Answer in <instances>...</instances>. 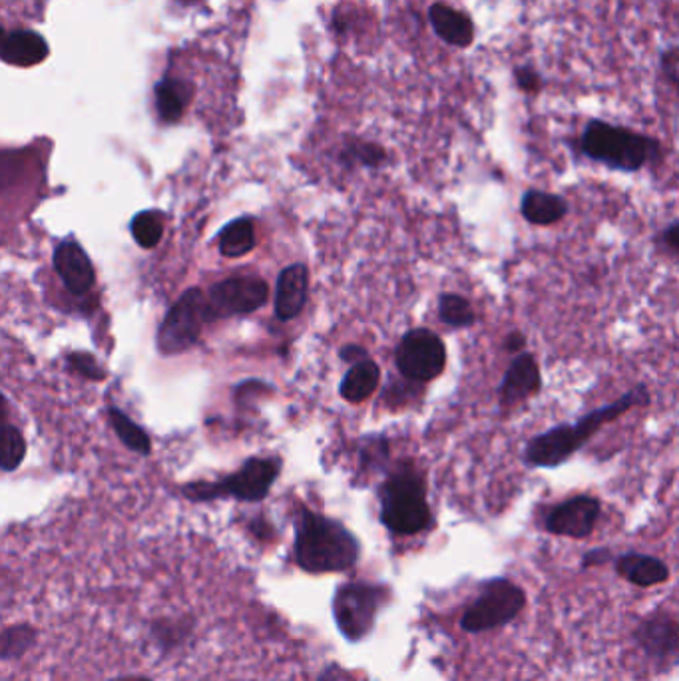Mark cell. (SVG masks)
Returning a JSON list of instances; mask_svg holds the SVG:
<instances>
[{
	"label": "cell",
	"instance_id": "1",
	"mask_svg": "<svg viewBox=\"0 0 679 681\" xmlns=\"http://www.w3.org/2000/svg\"><path fill=\"white\" fill-rule=\"evenodd\" d=\"M648 402V387L638 385L636 389L621 395L618 401L588 412L576 425H558L530 439L529 447L524 451V461L536 469H556L562 462L572 459L602 427Z\"/></svg>",
	"mask_w": 679,
	"mask_h": 681
},
{
	"label": "cell",
	"instance_id": "3",
	"mask_svg": "<svg viewBox=\"0 0 679 681\" xmlns=\"http://www.w3.org/2000/svg\"><path fill=\"white\" fill-rule=\"evenodd\" d=\"M380 521L395 534L412 536L432 524L427 484L419 471L403 467L380 489Z\"/></svg>",
	"mask_w": 679,
	"mask_h": 681
},
{
	"label": "cell",
	"instance_id": "19",
	"mask_svg": "<svg viewBox=\"0 0 679 681\" xmlns=\"http://www.w3.org/2000/svg\"><path fill=\"white\" fill-rule=\"evenodd\" d=\"M520 213L532 226L549 228V226H554V223H558L560 220L566 218L568 203H566L564 198L556 196V193L529 190L522 196V201H520Z\"/></svg>",
	"mask_w": 679,
	"mask_h": 681
},
{
	"label": "cell",
	"instance_id": "21",
	"mask_svg": "<svg viewBox=\"0 0 679 681\" xmlns=\"http://www.w3.org/2000/svg\"><path fill=\"white\" fill-rule=\"evenodd\" d=\"M196 621L190 616L184 618H158L148 628V638L161 653L180 650L190 641Z\"/></svg>",
	"mask_w": 679,
	"mask_h": 681
},
{
	"label": "cell",
	"instance_id": "9",
	"mask_svg": "<svg viewBox=\"0 0 679 681\" xmlns=\"http://www.w3.org/2000/svg\"><path fill=\"white\" fill-rule=\"evenodd\" d=\"M270 297V285L261 277L241 275L216 283L206 295V319H228L260 310Z\"/></svg>",
	"mask_w": 679,
	"mask_h": 681
},
{
	"label": "cell",
	"instance_id": "7",
	"mask_svg": "<svg viewBox=\"0 0 679 681\" xmlns=\"http://www.w3.org/2000/svg\"><path fill=\"white\" fill-rule=\"evenodd\" d=\"M385 600V588L351 582L343 584L333 598V616L341 633L349 641L369 636Z\"/></svg>",
	"mask_w": 679,
	"mask_h": 681
},
{
	"label": "cell",
	"instance_id": "23",
	"mask_svg": "<svg viewBox=\"0 0 679 681\" xmlns=\"http://www.w3.org/2000/svg\"><path fill=\"white\" fill-rule=\"evenodd\" d=\"M255 248V228L250 218H240L228 223L220 235V253L223 258H243Z\"/></svg>",
	"mask_w": 679,
	"mask_h": 681
},
{
	"label": "cell",
	"instance_id": "30",
	"mask_svg": "<svg viewBox=\"0 0 679 681\" xmlns=\"http://www.w3.org/2000/svg\"><path fill=\"white\" fill-rule=\"evenodd\" d=\"M351 160H359L361 164H367V166H377L385 158V154L377 146H369V144H361L357 148H351Z\"/></svg>",
	"mask_w": 679,
	"mask_h": 681
},
{
	"label": "cell",
	"instance_id": "26",
	"mask_svg": "<svg viewBox=\"0 0 679 681\" xmlns=\"http://www.w3.org/2000/svg\"><path fill=\"white\" fill-rule=\"evenodd\" d=\"M111 421L114 431L128 449L138 452V454H150L152 441L148 432L132 421L128 415H124L121 409H111Z\"/></svg>",
	"mask_w": 679,
	"mask_h": 681
},
{
	"label": "cell",
	"instance_id": "35",
	"mask_svg": "<svg viewBox=\"0 0 679 681\" xmlns=\"http://www.w3.org/2000/svg\"><path fill=\"white\" fill-rule=\"evenodd\" d=\"M114 681H152L148 678H140V675H130V678H118V680Z\"/></svg>",
	"mask_w": 679,
	"mask_h": 681
},
{
	"label": "cell",
	"instance_id": "31",
	"mask_svg": "<svg viewBox=\"0 0 679 681\" xmlns=\"http://www.w3.org/2000/svg\"><path fill=\"white\" fill-rule=\"evenodd\" d=\"M612 560V552L608 548H596V551L586 552L582 566L584 568H592V566H602L606 562Z\"/></svg>",
	"mask_w": 679,
	"mask_h": 681
},
{
	"label": "cell",
	"instance_id": "11",
	"mask_svg": "<svg viewBox=\"0 0 679 681\" xmlns=\"http://www.w3.org/2000/svg\"><path fill=\"white\" fill-rule=\"evenodd\" d=\"M602 502L588 494H579L574 499L562 502L554 506L546 516V531L556 536H568V538H588L589 534L598 524Z\"/></svg>",
	"mask_w": 679,
	"mask_h": 681
},
{
	"label": "cell",
	"instance_id": "20",
	"mask_svg": "<svg viewBox=\"0 0 679 681\" xmlns=\"http://www.w3.org/2000/svg\"><path fill=\"white\" fill-rule=\"evenodd\" d=\"M429 17L432 29L437 31L442 41L449 42L452 46L464 49L474 39L472 22L462 12L455 11L445 4H435L430 7Z\"/></svg>",
	"mask_w": 679,
	"mask_h": 681
},
{
	"label": "cell",
	"instance_id": "5",
	"mask_svg": "<svg viewBox=\"0 0 679 681\" xmlns=\"http://www.w3.org/2000/svg\"><path fill=\"white\" fill-rule=\"evenodd\" d=\"M280 467L275 459H250L240 471L221 481L186 484L184 496L194 502L216 501L221 496H233L243 502L263 501L280 476Z\"/></svg>",
	"mask_w": 679,
	"mask_h": 681
},
{
	"label": "cell",
	"instance_id": "29",
	"mask_svg": "<svg viewBox=\"0 0 679 681\" xmlns=\"http://www.w3.org/2000/svg\"><path fill=\"white\" fill-rule=\"evenodd\" d=\"M69 365H71L74 371L81 373V375L88 377L92 381L106 379V371L102 369L98 362L88 353H72L71 357H69Z\"/></svg>",
	"mask_w": 679,
	"mask_h": 681
},
{
	"label": "cell",
	"instance_id": "24",
	"mask_svg": "<svg viewBox=\"0 0 679 681\" xmlns=\"http://www.w3.org/2000/svg\"><path fill=\"white\" fill-rule=\"evenodd\" d=\"M439 317L445 325L455 329H464L474 325L477 315L470 305L469 300H464L459 293H442L439 300Z\"/></svg>",
	"mask_w": 679,
	"mask_h": 681
},
{
	"label": "cell",
	"instance_id": "10",
	"mask_svg": "<svg viewBox=\"0 0 679 681\" xmlns=\"http://www.w3.org/2000/svg\"><path fill=\"white\" fill-rule=\"evenodd\" d=\"M395 359L399 371L410 381H432L447 367V347L437 333L412 329L400 339Z\"/></svg>",
	"mask_w": 679,
	"mask_h": 681
},
{
	"label": "cell",
	"instance_id": "6",
	"mask_svg": "<svg viewBox=\"0 0 679 681\" xmlns=\"http://www.w3.org/2000/svg\"><path fill=\"white\" fill-rule=\"evenodd\" d=\"M526 594L514 582L494 578L482 586L479 598L462 614L460 628L469 633L506 626L524 610Z\"/></svg>",
	"mask_w": 679,
	"mask_h": 681
},
{
	"label": "cell",
	"instance_id": "36",
	"mask_svg": "<svg viewBox=\"0 0 679 681\" xmlns=\"http://www.w3.org/2000/svg\"><path fill=\"white\" fill-rule=\"evenodd\" d=\"M317 681H333V671H325V673H323V675H321L320 680Z\"/></svg>",
	"mask_w": 679,
	"mask_h": 681
},
{
	"label": "cell",
	"instance_id": "32",
	"mask_svg": "<svg viewBox=\"0 0 679 681\" xmlns=\"http://www.w3.org/2000/svg\"><path fill=\"white\" fill-rule=\"evenodd\" d=\"M526 347V337L520 333V331H512L506 337H504V349L512 353V355H520L522 349Z\"/></svg>",
	"mask_w": 679,
	"mask_h": 681
},
{
	"label": "cell",
	"instance_id": "34",
	"mask_svg": "<svg viewBox=\"0 0 679 681\" xmlns=\"http://www.w3.org/2000/svg\"><path fill=\"white\" fill-rule=\"evenodd\" d=\"M341 357H343V362L359 363L363 362V359H367V352L361 349L357 345H349V347H345V349L341 352Z\"/></svg>",
	"mask_w": 679,
	"mask_h": 681
},
{
	"label": "cell",
	"instance_id": "22",
	"mask_svg": "<svg viewBox=\"0 0 679 681\" xmlns=\"http://www.w3.org/2000/svg\"><path fill=\"white\" fill-rule=\"evenodd\" d=\"M379 365L370 359L355 363L341 383V397L349 402H363L379 387Z\"/></svg>",
	"mask_w": 679,
	"mask_h": 681
},
{
	"label": "cell",
	"instance_id": "16",
	"mask_svg": "<svg viewBox=\"0 0 679 681\" xmlns=\"http://www.w3.org/2000/svg\"><path fill=\"white\" fill-rule=\"evenodd\" d=\"M49 52L51 51L46 41L34 31L7 32L2 42V61L19 69L41 64L49 56Z\"/></svg>",
	"mask_w": 679,
	"mask_h": 681
},
{
	"label": "cell",
	"instance_id": "13",
	"mask_svg": "<svg viewBox=\"0 0 679 681\" xmlns=\"http://www.w3.org/2000/svg\"><path fill=\"white\" fill-rule=\"evenodd\" d=\"M542 387L539 362L530 353H520L510 363L499 387V402L502 409H512L529 401Z\"/></svg>",
	"mask_w": 679,
	"mask_h": 681
},
{
	"label": "cell",
	"instance_id": "15",
	"mask_svg": "<svg viewBox=\"0 0 679 681\" xmlns=\"http://www.w3.org/2000/svg\"><path fill=\"white\" fill-rule=\"evenodd\" d=\"M310 290V273L307 268L295 263L281 271L278 287H275V315L281 321H290L300 315Z\"/></svg>",
	"mask_w": 679,
	"mask_h": 681
},
{
	"label": "cell",
	"instance_id": "17",
	"mask_svg": "<svg viewBox=\"0 0 679 681\" xmlns=\"http://www.w3.org/2000/svg\"><path fill=\"white\" fill-rule=\"evenodd\" d=\"M616 570L624 580L639 588H651V586L664 584L669 578L666 562L659 560L656 556H648V554H638V552L621 554L616 560Z\"/></svg>",
	"mask_w": 679,
	"mask_h": 681
},
{
	"label": "cell",
	"instance_id": "28",
	"mask_svg": "<svg viewBox=\"0 0 679 681\" xmlns=\"http://www.w3.org/2000/svg\"><path fill=\"white\" fill-rule=\"evenodd\" d=\"M24 454H27V442L22 432L17 427L7 425L2 439V469L7 472L17 471L24 461Z\"/></svg>",
	"mask_w": 679,
	"mask_h": 681
},
{
	"label": "cell",
	"instance_id": "27",
	"mask_svg": "<svg viewBox=\"0 0 679 681\" xmlns=\"http://www.w3.org/2000/svg\"><path fill=\"white\" fill-rule=\"evenodd\" d=\"M34 641H36V630L31 624H14L2 631L0 656L4 661L22 658L34 646Z\"/></svg>",
	"mask_w": 679,
	"mask_h": 681
},
{
	"label": "cell",
	"instance_id": "18",
	"mask_svg": "<svg viewBox=\"0 0 679 681\" xmlns=\"http://www.w3.org/2000/svg\"><path fill=\"white\" fill-rule=\"evenodd\" d=\"M190 82L184 81L180 76H166L164 81L156 84L154 88V101L156 111L161 122L174 124L180 122L181 116L188 111L191 101Z\"/></svg>",
	"mask_w": 679,
	"mask_h": 681
},
{
	"label": "cell",
	"instance_id": "33",
	"mask_svg": "<svg viewBox=\"0 0 679 681\" xmlns=\"http://www.w3.org/2000/svg\"><path fill=\"white\" fill-rule=\"evenodd\" d=\"M661 241L664 245L671 251H678L679 253V223H671L668 226L664 233H661Z\"/></svg>",
	"mask_w": 679,
	"mask_h": 681
},
{
	"label": "cell",
	"instance_id": "25",
	"mask_svg": "<svg viewBox=\"0 0 679 681\" xmlns=\"http://www.w3.org/2000/svg\"><path fill=\"white\" fill-rule=\"evenodd\" d=\"M132 238L144 250H152L160 243L164 235V216L160 211L146 210L134 216L130 223Z\"/></svg>",
	"mask_w": 679,
	"mask_h": 681
},
{
	"label": "cell",
	"instance_id": "4",
	"mask_svg": "<svg viewBox=\"0 0 679 681\" xmlns=\"http://www.w3.org/2000/svg\"><path fill=\"white\" fill-rule=\"evenodd\" d=\"M579 146L589 160L619 171L641 170L658 151V144L638 132L599 121L589 122Z\"/></svg>",
	"mask_w": 679,
	"mask_h": 681
},
{
	"label": "cell",
	"instance_id": "8",
	"mask_svg": "<svg viewBox=\"0 0 679 681\" xmlns=\"http://www.w3.org/2000/svg\"><path fill=\"white\" fill-rule=\"evenodd\" d=\"M206 323V295L198 287L186 291L158 329V349L164 355L188 352Z\"/></svg>",
	"mask_w": 679,
	"mask_h": 681
},
{
	"label": "cell",
	"instance_id": "12",
	"mask_svg": "<svg viewBox=\"0 0 679 681\" xmlns=\"http://www.w3.org/2000/svg\"><path fill=\"white\" fill-rule=\"evenodd\" d=\"M634 636L649 658L661 663L679 660V621L666 611H656L641 620Z\"/></svg>",
	"mask_w": 679,
	"mask_h": 681
},
{
	"label": "cell",
	"instance_id": "2",
	"mask_svg": "<svg viewBox=\"0 0 679 681\" xmlns=\"http://www.w3.org/2000/svg\"><path fill=\"white\" fill-rule=\"evenodd\" d=\"M295 560L310 574L349 570L359 560V542L340 522L301 509L295 518Z\"/></svg>",
	"mask_w": 679,
	"mask_h": 681
},
{
	"label": "cell",
	"instance_id": "14",
	"mask_svg": "<svg viewBox=\"0 0 679 681\" xmlns=\"http://www.w3.org/2000/svg\"><path fill=\"white\" fill-rule=\"evenodd\" d=\"M54 270L61 275L66 290L74 295H82L94 285V268L86 251L76 241H64L54 251Z\"/></svg>",
	"mask_w": 679,
	"mask_h": 681
}]
</instances>
